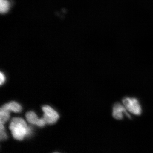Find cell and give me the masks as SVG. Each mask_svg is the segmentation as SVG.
Here are the masks:
<instances>
[{
  "instance_id": "cell-1",
  "label": "cell",
  "mask_w": 153,
  "mask_h": 153,
  "mask_svg": "<svg viewBox=\"0 0 153 153\" xmlns=\"http://www.w3.org/2000/svg\"><path fill=\"white\" fill-rule=\"evenodd\" d=\"M9 128L12 131V134L15 139L22 140L29 132L27 123L23 119L14 117L12 121Z\"/></svg>"
},
{
  "instance_id": "cell-2",
  "label": "cell",
  "mask_w": 153,
  "mask_h": 153,
  "mask_svg": "<svg viewBox=\"0 0 153 153\" xmlns=\"http://www.w3.org/2000/svg\"><path fill=\"white\" fill-rule=\"evenodd\" d=\"M122 103L127 110L135 116H140L143 113V108L139 100L135 97H125L122 100Z\"/></svg>"
},
{
  "instance_id": "cell-3",
  "label": "cell",
  "mask_w": 153,
  "mask_h": 153,
  "mask_svg": "<svg viewBox=\"0 0 153 153\" xmlns=\"http://www.w3.org/2000/svg\"><path fill=\"white\" fill-rule=\"evenodd\" d=\"M128 111L123 103L116 102L112 107V117L116 120L119 121L123 120L125 117L131 120V117Z\"/></svg>"
},
{
  "instance_id": "cell-4",
  "label": "cell",
  "mask_w": 153,
  "mask_h": 153,
  "mask_svg": "<svg viewBox=\"0 0 153 153\" xmlns=\"http://www.w3.org/2000/svg\"><path fill=\"white\" fill-rule=\"evenodd\" d=\"M42 110L44 112L43 118L46 124H52L55 123L58 120L59 115L51 107L45 105L42 107Z\"/></svg>"
},
{
  "instance_id": "cell-5",
  "label": "cell",
  "mask_w": 153,
  "mask_h": 153,
  "mask_svg": "<svg viewBox=\"0 0 153 153\" xmlns=\"http://www.w3.org/2000/svg\"><path fill=\"white\" fill-rule=\"evenodd\" d=\"M26 117L28 122L33 124L36 125L40 127H43L46 123L44 118H38V116L33 111H29L26 114Z\"/></svg>"
},
{
  "instance_id": "cell-6",
  "label": "cell",
  "mask_w": 153,
  "mask_h": 153,
  "mask_svg": "<svg viewBox=\"0 0 153 153\" xmlns=\"http://www.w3.org/2000/svg\"><path fill=\"white\" fill-rule=\"evenodd\" d=\"M10 117V111L4 105L0 110V124L4 125L8 120Z\"/></svg>"
},
{
  "instance_id": "cell-7",
  "label": "cell",
  "mask_w": 153,
  "mask_h": 153,
  "mask_svg": "<svg viewBox=\"0 0 153 153\" xmlns=\"http://www.w3.org/2000/svg\"><path fill=\"white\" fill-rule=\"evenodd\" d=\"M6 107L10 111H14L16 113H19L22 111V108L20 105L17 102H13L10 103L5 104Z\"/></svg>"
},
{
  "instance_id": "cell-8",
  "label": "cell",
  "mask_w": 153,
  "mask_h": 153,
  "mask_svg": "<svg viewBox=\"0 0 153 153\" xmlns=\"http://www.w3.org/2000/svg\"><path fill=\"white\" fill-rule=\"evenodd\" d=\"M10 8V4L7 0H1V10L2 13H5Z\"/></svg>"
},
{
  "instance_id": "cell-9",
  "label": "cell",
  "mask_w": 153,
  "mask_h": 153,
  "mask_svg": "<svg viewBox=\"0 0 153 153\" xmlns=\"http://www.w3.org/2000/svg\"><path fill=\"white\" fill-rule=\"evenodd\" d=\"M0 131H1V135H0V139L1 140H4L7 139V135L5 131L4 127V125L1 124L0 125Z\"/></svg>"
},
{
  "instance_id": "cell-10",
  "label": "cell",
  "mask_w": 153,
  "mask_h": 153,
  "mask_svg": "<svg viewBox=\"0 0 153 153\" xmlns=\"http://www.w3.org/2000/svg\"><path fill=\"white\" fill-rule=\"evenodd\" d=\"M0 76H1V82H0V83H1V85L5 81V77L4 75L1 72V74H0Z\"/></svg>"
}]
</instances>
